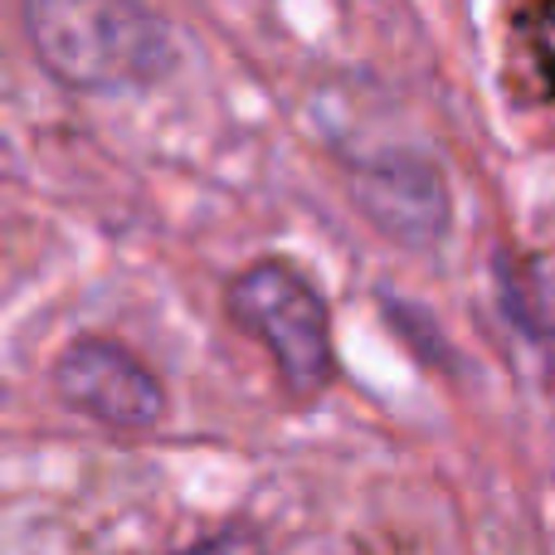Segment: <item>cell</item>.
I'll return each instance as SVG.
<instances>
[{"mask_svg":"<svg viewBox=\"0 0 555 555\" xmlns=\"http://www.w3.org/2000/svg\"><path fill=\"white\" fill-rule=\"evenodd\" d=\"M25 29L39 64L88 93L156 83L176 64L166 15L132 0H29Z\"/></svg>","mask_w":555,"mask_h":555,"instance_id":"6da1fadb","label":"cell"},{"mask_svg":"<svg viewBox=\"0 0 555 555\" xmlns=\"http://www.w3.org/2000/svg\"><path fill=\"white\" fill-rule=\"evenodd\" d=\"M230 312L269 346L293 395H317L332 380V322L322 293L302 273L287 263H254L230 283Z\"/></svg>","mask_w":555,"mask_h":555,"instance_id":"7a4b0ae2","label":"cell"},{"mask_svg":"<svg viewBox=\"0 0 555 555\" xmlns=\"http://www.w3.org/2000/svg\"><path fill=\"white\" fill-rule=\"evenodd\" d=\"M54 390L68 410L107 424V429H146L166 414L162 380L127 346L83 336L54 361Z\"/></svg>","mask_w":555,"mask_h":555,"instance_id":"3957f363","label":"cell"},{"mask_svg":"<svg viewBox=\"0 0 555 555\" xmlns=\"http://www.w3.org/2000/svg\"><path fill=\"white\" fill-rule=\"evenodd\" d=\"M351 201L361 215L404 249H429L449 230V185L429 156L380 152L351 171Z\"/></svg>","mask_w":555,"mask_h":555,"instance_id":"277c9868","label":"cell"},{"mask_svg":"<svg viewBox=\"0 0 555 555\" xmlns=\"http://www.w3.org/2000/svg\"><path fill=\"white\" fill-rule=\"evenodd\" d=\"M171 555H269V546H263L259 531L249 527H230V531H215V537L195 541V546H181Z\"/></svg>","mask_w":555,"mask_h":555,"instance_id":"5b68a950","label":"cell"}]
</instances>
